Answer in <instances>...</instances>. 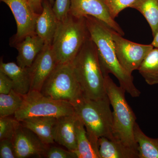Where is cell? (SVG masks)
<instances>
[{
    "instance_id": "603a6c76",
    "label": "cell",
    "mask_w": 158,
    "mask_h": 158,
    "mask_svg": "<svg viewBox=\"0 0 158 158\" xmlns=\"http://www.w3.org/2000/svg\"><path fill=\"white\" fill-rule=\"evenodd\" d=\"M23 102V95L14 89L7 94H0V117L14 115Z\"/></svg>"
},
{
    "instance_id": "9c48e42d",
    "label": "cell",
    "mask_w": 158,
    "mask_h": 158,
    "mask_svg": "<svg viewBox=\"0 0 158 158\" xmlns=\"http://www.w3.org/2000/svg\"><path fill=\"white\" fill-rule=\"evenodd\" d=\"M11 9L17 25V32L12 40L15 45L28 35L35 34L36 22L39 14L26 0H1Z\"/></svg>"
},
{
    "instance_id": "7a4b0ae2",
    "label": "cell",
    "mask_w": 158,
    "mask_h": 158,
    "mask_svg": "<svg viewBox=\"0 0 158 158\" xmlns=\"http://www.w3.org/2000/svg\"><path fill=\"white\" fill-rule=\"evenodd\" d=\"M71 63L84 97L98 100L108 96L97 49L90 37Z\"/></svg>"
},
{
    "instance_id": "ba28073f",
    "label": "cell",
    "mask_w": 158,
    "mask_h": 158,
    "mask_svg": "<svg viewBox=\"0 0 158 158\" xmlns=\"http://www.w3.org/2000/svg\"><path fill=\"white\" fill-rule=\"evenodd\" d=\"M122 35L113 30V37L117 59L121 66L132 74L138 70L148 53L154 48L152 44H142L125 39Z\"/></svg>"
},
{
    "instance_id": "277c9868",
    "label": "cell",
    "mask_w": 158,
    "mask_h": 158,
    "mask_svg": "<svg viewBox=\"0 0 158 158\" xmlns=\"http://www.w3.org/2000/svg\"><path fill=\"white\" fill-rule=\"evenodd\" d=\"M108 96L93 100L84 96L73 105L75 111L85 125L88 138L98 153L99 138L115 141L113 135V114Z\"/></svg>"
},
{
    "instance_id": "5bb4252c",
    "label": "cell",
    "mask_w": 158,
    "mask_h": 158,
    "mask_svg": "<svg viewBox=\"0 0 158 158\" xmlns=\"http://www.w3.org/2000/svg\"><path fill=\"white\" fill-rule=\"evenodd\" d=\"M42 7L36 22L35 33L45 44H52L59 21L48 0H42Z\"/></svg>"
},
{
    "instance_id": "30bf717a",
    "label": "cell",
    "mask_w": 158,
    "mask_h": 158,
    "mask_svg": "<svg viewBox=\"0 0 158 158\" xmlns=\"http://www.w3.org/2000/svg\"><path fill=\"white\" fill-rule=\"evenodd\" d=\"M69 13L77 18L93 16L103 22L120 35H124L120 26L111 17L107 7L102 0H71Z\"/></svg>"
},
{
    "instance_id": "3957f363",
    "label": "cell",
    "mask_w": 158,
    "mask_h": 158,
    "mask_svg": "<svg viewBox=\"0 0 158 158\" xmlns=\"http://www.w3.org/2000/svg\"><path fill=\"white\" fill-rule=\"evenodd\" d=\"M105 86L113 109V131L116 142L138 156V145L135 140L134 129L136 117L125 98L126 92L114 83L109 75L105 76Z\"/></svg>"
},
{
    "instance_id": "7c38bea8",
    "label": "cell",
    "mask_w": 158,
    "mask_h": 158,
    "mask_svg": "<svg viewBox=\"0 0 158 158\" xmlns=\"http://www.w3.org/2000/svg\"><path fill=\"white\" fill-rule=\"evenodd\" d=\"M58 63L52 44H46L31 67H29L31 79V90L40 91L46 80Z\"/></svg>"
},
{
    "instance_id": "2e32d148",
    "label": "cell",
    "mask_w": 158,
    "mask_h": 158,
    "mask_svg": "<svg viewBox=\"0 0 158 158\" xmlns=\"http://www.w3.org/2000/svg\"><path fill=\"white\" fill-rule=\"evenodd\" d=\"M58 118L55 117H34L21 121L22 125L35 133L45 144L55 143L54 131Z\"/></svg>"
},
{
    "instance_id": "4dcf8cb0",
    "label": "cell",
    "mask_w": 158,
    "mask_h": 158,
    "mask_svg": "<svg viewBox=\"0 0 158 158\" xmlns=\"http://www.w3.org/2000/svg\"><path fill=\"white\" fill-rule=\"evenodd\" d=\"M151 44L154 47L158 48V32L156 36L154 37L153 40Z\"/></svg>"
},
{
    "instance_id": "9a60e30c",
    "label": "cell",
    "mask_w": 158,
    "mask_h": 158,
    "mask_svg": "<svg viewBox=\"0 0 158 158\" xmlns=\"http://www.w3.org/2000/svg\"><path fill=\"white\" fill-rule=\"evenodd\" d=\"M36 33L28 35L15 44L18 51L17 64L23 68H29L45 45Z\"/></svg>"
},
{
    "instance_id": "ac0fdd59",
    "label": "cell",
    "mask_w": 158,
    "mask_h": 158,
    "mask_svg": "<svg viewBox=\"0 0 158 158\" xmlns=\"http://www.w3.org/2000/svg\"><path fill=\"white\" fill-rule=\"evenodd\" d=\"M98 152L100 158H138L135 153L120 143L105 137L98 140Z\"/></svg>"
},
{
    "instance_id": "cb8c5ba5",
    "label": "cell",
    "mask_w": 158,
    "mask_h": 158,
    "mask_svg": "<svg viewBox=\"0 0 158 158\" xmlns=\"http://www.w3.org/2000/svg\"><path fill=\"white\" fill-rule=\"evenodd\" d=\"M20 122L11 116L0 117V141L3 139L13 140L17 130L20 126Z\"/></svg>"
},
{
    "instance_id": "d4e9b609",
    "label": "cell",
    "mask_w": 158,
    "mask_h": 158,
    "mask_svg": "<svg viewBox=\"0 0 158 158\" xmlns=\"http://www.w3.org/2000/svg\"><path fill=\"white\" fill-rule=\"evenodd\" d=\"M107 7L113 19L118 16L123 9L131 7L136 0H102Z\"/></svg>"
},
{
    "instance_id": "83f0119b",
    "label": "cell",
    "mask_w": 158,
    "mask_h": 158,
    "mask_svg": "<svg viewBox=\"0 0 158 158\" xmlns=\"http://www.w3.org/2000/svg\"><path fill=\"white\" fill-rule=\"evenodd\" d=\"M0 158H16L13 140L10 139L1 140Z\"/></svg>"
},
{
    "instance_id": "f546056e",
    "label": "cell",
    "mask_w": 158,
    "mask_h": 158,
    "mask_svg": "<svg viewBox=\"0 0 158 158\" xmlns=\"http://www.w3.org/2000/svg\"><path fill=\"white\" fill-rule=\"evenodd\" d=\"M30 4L36 13L38 14L41 13L43 10L42 0H31Z\"/></svg>"
},
{
    "instance_id": "4fadbf2b",
    "label": "cell",
    "mask_w": 158,
    "mask_h": 158,
    "mask_svg": "<svg viewBox=\"0 0 158 158\" xmlns=\"http://www.w3.org/2000/svg\"><path fill=\"white\" fill-rule=\"evenodd\" d=\"M76 113L61 116L57 119L54 131L55 142L74 153L77 149Z\"/></svg>"
},
{
    "instance_id": "7402d4cb",
    "label": "cell",
    "mask_w": 158,
    "mask_h": 158,
    "mask_svg": "<svg viewBox=\"0 0 158 158\" xmlns=\"http://www.w3.org/2000/svg\"><path fill=\"white\" fill-rule=\"evenodd\" d=\"M130 8L136 9L144 15L154 37L158 32V0H136Z\"/></svg>"
},
{
    "instance_id": "d6986e66",
    "label": "cell",
    "mask_w": 158,
    "mask_h": 158,
    "mask_svg": "<svg viewBox=\"0 0 158 158\" xmlns=\"http://www.w3.org/2000/svg\"><path fill=\"white\" fill-rule=\"evenodd\" d=\"M134 134L138 145L139 158H158V138H150L146 135L137 123Z\"/></svg>"
},
{
    "instance_id": "52a82bcc",
    "label": "cell",
    "mask_w": 158,
    "mask_h": 158,
    "mask_svg": "<svg viewBox=\"0 0 158 158\" xmlns=\"http://www.w3.org/2000/svg\"><path fill=\"white\" fill-rule=\"evenodd\" d=\"M40 91L44 96L69 102L73 106L83 97L71 62L58 63Z\"/></svg>"
},
{
    "instance_id": "f1b7e54d",
    "label": "cell",
    "mask_w": 158,
    "mask_h": 158,
    "mask_svg": "<svg viewBox=\"0 0 158 158\" xmlns=\"http://www.w3.org/2000/svg\"><path fill=\"white\" fill-rule=\"evenodd\" d=\"M14 88V84L10 78L0 71V94H7Z\"/></svg>"
},
{
    "instance_id": "e0dca14e",
    "label": "cell",
    "mask_w": 158,
    "mask_h": 158,
    "mask_svg": "<svg viewBox=\"0 0 158 158\" xmlns=\"http://www.w3.org/2000/svg\"><path fill=\"white\" fill-rule=\"evenodd\" d=\"M0 71L2 72L12 80L13 89L22 95L31 90V79L29 68H23L14 62L5 63L1 60Z\"/></svg>"
},
{
    "instance_id": "6da1fadb",
    "label": "cell",
    "mask_w": 158,
    "mask_h": 158,
    "mask_svg": "<svg viewBox=\"0 0 158 158\" xmlns=\"http://www.w3.org/2000/svg\"><path fill=\"white\" fill-rule=\"evenodd\" d=\"M85 17L90 38L96 46L104 76L112 74L118 80L120 86L131 96L138 97L141 92L134 85L132 75L125 70L117 59L112 37L113 29L93 16Z\"/></svg>"
},
{
    "instance_id": "5b68a950",
    "label": "cell",
    "mask_w": 158,
    "mask_h": 158,
    "mask_svg": "<svg viewBox=\"0 0 158 158\" xmlns=\"http://www.w3.org/2000/svg\"><path fill=\"white\" fill-rule=\"evenodd\" d=\"M90 37L85 17L69 14L59 21L52 44L59 63L72 62L85 42Z\"/></svg>"
},
{
    "instance_id": "1f68e13d",
    "label": "cell",
    "mask_w": 158,
    "mask_h": 158,
    "mask_svg": "<svg viewBox=\"0 0 158 158\" xmlns=\"http://www.w3.org/2000/svg\"><path fill=\"white\" fill-rule=\"evenodd\" d=\"M48 1L50 3L51 6L53 7L54 3H55V0H48Z\"/></svg>"
},
{
    "instance_id": "8fae6325",
    "label": "cell",
    "mask_w": 158,
    "mask_h": 158,
    "mask_svg": "<svg viewBox=\"0 0 158 158\" xmlns=\"http://www.w3.org/2000/svg\"><path fill=\"white\" fill-rule=\"evenodd\" d=\"M16 158L36 156L45 157L49 146L45 144L31 130L22 124L13 139Z\"/></svg>"
},
{
    "instance_id": "4316f807",
    "label": "cell",
    "mask_w": 158,
    "mask_h": 158,
    "mask_svg": "<svg viewBox=\"0 0 158 158\" xmlns=\"http://www.w3.org/2000/svg\"><path fill=\"white\" fill-rule=\"evenodd\" d=\"M45 157L48 158H77L75 153L57 147L49 148Z\"/></svg>"
},
{
    "instance_id": "44dd1931",
    "label": "cell",
    "mask_w": 158,
    "mask_h": 158,
    "mask_svg": "<svg viewBox=\"0 0 158 158\" xmlns=\"http://www.w3.org/2000/svg\"><path fill=\"white\" fill-rule=\"evenodd\" d=\"M138 70L148 85L158 84V48H154L148 53Z\"/></svg>"
},
{
    "instance_id": "484cf974",
    "label": "cell",
    "mask_w": 158,
    "mask_h": 158,
    "mask_svg": "<svg viewBox=\"0 0 158 158\" xmlns=\"http://www.w3.org/2000/svg\"><path fill=\"white\" fill-rule=\"evenodd\" d=\"M71 0H55L53 10L59 21L65 19L69 14Z\"/></svg>"
},
{
    "instance_id": "d6a6232c",
    "label": "cell",
    "mask_w": 158,
    "mask_h": 158,
    "mask_svg": "<svg viewBox=\"0 0 158 158\" xmlns=\"http://www.w3.org/2000/svg\"><path fill=\"white\" fill-rule=\"evenodd\" d=\"M26 1H27L29 3H30V1H31V0H26Z\"/></svg>"
},
{
    "instance_id": "ffe728a7",
    "label": "cell",
    "mask_w": 158,
    "mask_h": 158,
    "mask_svg": "<svg viewBox=\"0 0 158 158\" xmlns=\"http://www.w3.org/2000/svg\"><path fill=\"white\" fill-rule=\"evenodd\" d=\"M77 139L75 153L77 158H100L91 144L85 125L79 116L77 123Z\"/></svg>"
},
{
    "instance_id": "8992f818",
    "label": "cell",
    "mask_w": 158,
    "mask_h": 158,
    "mask_svg": "<svg viewBox=\"0 0 158 158\" xmlns=\"http://www.w3.org/2000/svg\"><path fill=\"white\" fill-rule=\"evenodd\" d=\"M75 113L73 106L69 102L54 99L44 96L40 91L31 90L23 95L22 105L14 116L21 122L31 117L59 118Z\"/></svg>"
}]
</instances>
